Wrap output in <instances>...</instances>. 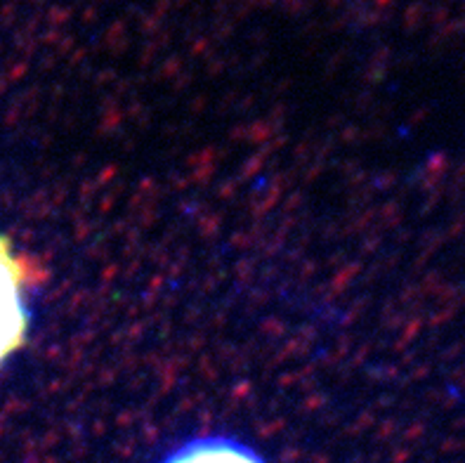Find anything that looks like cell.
Segmentation results:
<instances>
[{
  "instance_id": "cell-2",
  "label": "cell",
  "mask_w": 465,
  "mask_h": 463,
  "mask_svg": "<svg viewBox=\"0 0 465 463\" xmlns=\"http://www.w3.org/2000/svg\"><path fill=\"white\" fill-rule=\"evenodd\" d=\"M161 463H267L256 449L227 435H206L185 442Z\"/></svg>"
},
{
  "instance_id": "cell-1",
  "label": "cell",
  "mask_w": 465,
  "mask_h": 463,
  "mask_svg": "<svg viewBox=\"0 0 465 463\" xmlns=\"http://www.w3.org/2000/svg\"><path fill=\"white\" fill-rule=\"evenodd\" d=\"M26 328L29 310L22 293V270L0 239V364L22 348Z\"/></svg>"
}]
</instances>
